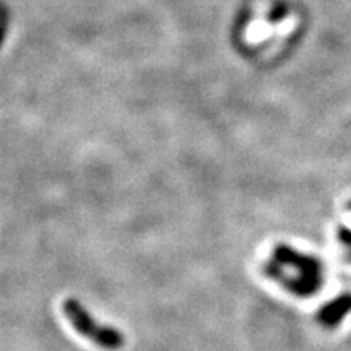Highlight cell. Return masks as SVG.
Listing matches in <instances>:
<instances>
[{"label":"cell","mask_w":351,"mask_h":351,"mask_svg":"<svg viewBox=\"0 0 351 351\" xmlns=\"http://www.w3.org/2000/svg\"><path fill=\"white\" fill-rule=\"evenodd\" d=\"M263 271L298 298L317 295L326 282V267L317 256L301 252L289 244H276Z\"/></svg>","instance_id":"1"},{"label":"cell","mask_w":351,"mask_h":351,"mask_svg":"<svg viewBox=\"0 0 351 351\" xmlns=\"http://www.w3.org/2000/svg\"><path fill=\"white\" fill-rule=\"evenodd\" d=\"M65 317L72 324V327L90 341H93L101 348L119 350L125 343L124 333L117 328L103 326L96 320L90 311L75 298H67L62 304Z\"/></svg>","instance_id":"2"},{"label":"cell","mask_w":351,"mask_h":351,"mask_svg":"<svg viewBox=\"0 0 351 351\" xmlns=\"http://www.w3.org/2000/svg\"><path fill=\"white\" fill-rule=\"evenodd\" d=\"M351 313V293H343V295L333 298L319 309L317 320L327 328H335L340 326L341 320Z\"/></svg>","instance_id":"3"},{"label":"cell","mask_w":351,"mask_h":351,"mask_svg":"<svg viewBox=\"0 0 351 351\" xmlns=\"http://www.w3.org/2000/svg\"><path fill=\"white\" fill-rule=\"evenodd\" d=\"M339 239L340 243L345 245L346 249L350 251V257H351V230H348V228H340L339 230Z\"/></svg>","instance_id":"4"},{"label":"cell","mask_w":351,"mask_h":351,"mask_svg":"<svg viewBox=\"0 0 351 351\" xmlns=\"http://www.w3.org/2000/svg\"><path fill=\"white\" fill-rule=\"evenodd\" d=\"M348 208H350V210H351V202H350V204H348Z\"/></svg>","instance_id":"5"}]
</instances>
